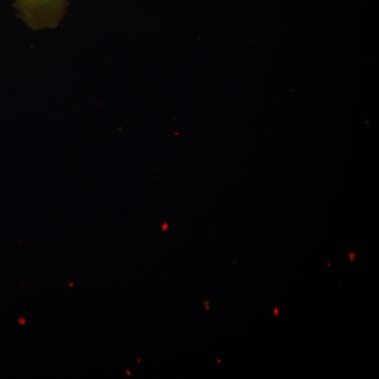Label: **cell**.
Returning a JSON list of instances; mask_svg holds the SVG:
<instances>
[{"mask_svg":"<svg viewBox=\"0 0 379 379\" xmlns=\"http://www.w3.org/2000/svg\"><path fill=\"white\" fill-rule=\"evenodd\" d=\"M20 18L34 29L56 26L64 17L69 0H11Z\"/></svg>","mask_w":379,"mask_h":379,"instance_id":"cell-1","label":"cell"}]
</instances>
